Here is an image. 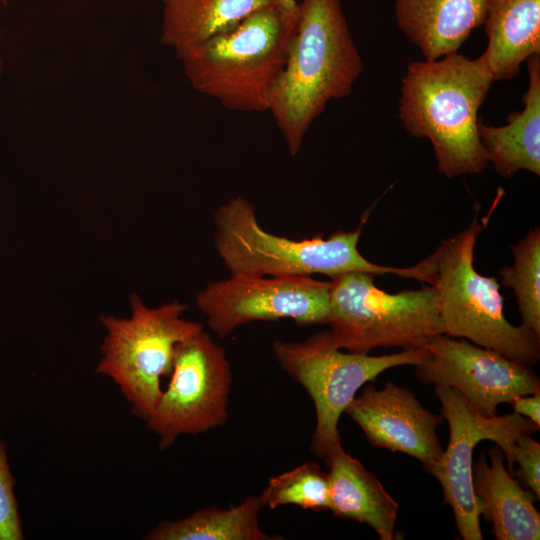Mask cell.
Here are the masks:
<instances>
[{"mask_svg":"<svg viewBox=\"0 0 540 540\" xmlns=\"http://www.w3.org/2000/svg\"><path fill=\"white\" fill-rule=\"evenodd\" d=\"M296 20L278 5L177 52L192 87L224 108L263 112L282 72Z\"/></svg>","mask_w":540,"mask_h":540,"instance_id":"cell-4","label":"cell"},{"mask_svg":"<svg viewBox=\"0 0 540 540\" xmlns=\"http://www.w3.org/2000/svg\"><path fill=\"white\" fill-rule=\"evenodd\" d=\"M375 276L352 271L330 278L327 325L337 348L358 354L378 347L417 350L443 334L433 285L388 293L375 285Z\"/></svg>","mask_w":540,"mask_h":540,"instance_id":"cell-6","label":"cell"},{"mask_svg":"<svg viewBox=\"0 0 540 540\" xmlns=\"http://www.w3.org/2000/svg\"><path fill=\"white\" fill-rule=\"evenodd\" d=\"M513 263L499 270L500 284L515 294L521 325L540 336V229H530L511 246Z\"/></svg>","mask_w":540,"mask_h":540,"instance_id":"cell-21","label":"cell"},{"mask_svg":"<svg viewBox=\"0 0 540 540\" xmlns=\"http://www.w3.org/2000/svg\"><path fill=\"white\" fill-rule=\"evenodd\" d=\"M440 414L449 425V442L440 458L425 471L434 476L443 490L444 503L451 506L456 529L464 540H482V507L473 489L472 459L476 445L483 440L495 442L504 452L508 471L514 474L512 448L524 433L540 427L515 412L485 417L473 409L454 388L436 385Z\"/></svg>","mask_w":540,"mask_h":540,"instance_id":"cell-9","label":"cell"},{"mask_svg":"<svg viewBox=\"0 0 540 540\" xmlns=\"http://www.w3.org/2000/svg\"><path fill=\"white\" fill-rule=\"evenodd\" d=\"M377 448L410 455L423 464H434L443 448L437 427L443 417L424 408L416 395L387 381L382 389L366 385L344 411Z\"/></svg>","mask_w":540,"mask_h":540,"instance_id":"cell-13","label":"cell"},{"mask_svg":"<svg viewBox=\"0 0 540 540\" xmlns=\"http://www.w3.org/2000/svg\"><path fill=\"white\" fill-rule=\"evenodd\" d=\"M415 374L424 385L456 389L485 417L496 415L499 404L516 396L540 392V379L530 365L445 334L432 339Z\"/></svg>","mask_w":540,"mask_h":540,"instance_id":"cell-12","label":"cell"},{"mask_svg":"<svg viewBox=\"0 0 540 540\" xmlns=\"http://www.w3.org/2000/svg\"><path fill=\"white\" fill-rule=\"evenodd\" d=\"M482 229L475 213L466 229L443 239L430 254L435 264L431 285L438 293L443 334L533 366L540 360V336L508 322L500 284L474 267V249Z\"/></svg>","mask_w":540,"mask_h":540,"instance_id":"cell-5","label":"cell"},{"mask_svg":"<svg viewBox=\"0 0 540 540\" xmlns=\"http://www.w3.org/2000/svg\"><path fill=\"white\" fill-rule=\"evenodd\" d=\"M332 514L370 526L380 540L395 539L399 504L378 478L340 446L324 459Z\"/></svg>","mask_w":540,"mask_h":540,"instance_id":"cell-16","label":"cell"},{"mask_svg":"<svg viewBox=\"0 0 540 540\" xmlns=\"http://www.w3.org/2000/svg\"><path fill=\"white\" fill-rule=\"evenodd\" d=\"M486 51L494 81L515 78L540 55V0H486Z\"/></svg>","mask_w":540,"mask_h":540,"instance_id":"cell-18","label":"cell"},{"mask_svg":"<svg viewBox=\"0 0 540 540\" xmlns=\"http://www.w3.org/2000/svg\"><path fill=\"white\" fill-rule=\"evenodd\" d=\"M14 486L15 479L10 470L7 448L0 440V540L23 539Z\"/></svg>","mask_w":540,"mask_h":540,"instance_id":"cell-23","label":"cell"},{"mask_svg":"<svg viewBox=\"0 0 540 540\" xmlns=\"http://www.w3.org/2000/svg\"><path fill=\"white\" fill-rule=\"evenodd\" d=\"M277 2L284 13L294 19H297L298 3L296 0H277Z\"/></svg>","mask_w":540,"mask_h":540,"instance_id":"cell-26","label":"cell"},{"mask_svg":"<svg viewBox=\"0 0 540 540\" xmlns=\"http://www.w3.org/2000/svg\"><path fill=\"white\" fill-rule=\"evenodd\" d=\"M331 281L311 276L230 275L208 283L196 296L211 331L225 338L254 321L291 319L297 325H327Z\"/></svg>","mask_w":540,"mask_h":540,"instance_id":"cell-11","label":"cell"},{"mask_svg":"<svg viewBox=\"0 0 540 540\" xmlns=\"http://www.w3.org/2000/svg\"><path fill=\"white\" fill-rule=\"evenodd\" d=\"M160 42L179 52L233 29L277 0H162ZM279 6V5H278Z\"/></svg>","mask_w":540,"mask_h":540,"instance_id":"cell-19","label":"cell"},{"mask_svg":"<svg viewBox=\"0 0 540 540\" xmlns=\"http://www.w3.org/2000/svg\"><path fill=\"white\" fill-rule=\"evenodd\" d=\"M494 81L485 50L412 62L402 79L399 118L416 138H427L438 171L447 178L479 174L487 166L478 112Z\"/></svg>","mask_w":540,"mask_h":540,"instance_id":"cell-1","label":"cell"},{"mask_svg":"<svg viewBox=\"0 0 540 540\" xmlns=\"http://www.w3.org/2000/svg\"><path fill=\"white\" fill-rule=\"evenodd\" d=\"M483 451L472 465L473 489L482 516L492 523L497 540H539L540 514L537 497L506 469L499 446Z\"/></svg>","mask_w":540,"mask_h":540,"instance_id":"cell-14","label":"cell"},{"mask_svg":"<svg viewBox=\"0 0 540 540\" xmlns=\"http://www.w3.org/2000/svg\"><path fill=\"white\" fill-rule=\"evenodd\" d=\"M364 65L339 0H302L268 110L296 156L305 135L334 99L351 94Z\"/></svg>","mask_w":540,"mask_h":540,"instance_id":"cell-2","label":"cell"},{"mask_svg":"<svg viewBox=\"0 0 540 540\" xmlns=\"http://www.w3.org/2000/svg\"><path fill=\"white\" fill-rule=\"evenodd\" d=\"M214 245L230 275L334 277L352 271L374 275L393 274L432 284L434 261L429 255L409 267L373 263L358 250L362 225L353 231L338 230L302 240L272 234L263 229L254 205L236 196L214 213Z\"/></svg>","mask_w":540,"mask_h":540,"instance_id":"cell-3","label":"cell"},{"mask_svg":"<svg viewBox=\"0 0 540 540\" xmlns=\"http://www.w3.org/2000/svg\"><path fill=\"white\" fill-rule=\"evenodd\" d=\"M528 88L522 111L509 114L502 126L479 122V137L488 162L504 178L520 170L540 175V55L526 60Z\"/></svg>","mask_w":540,"mask_h":540,"instance_id":"cell-17","label":"cell"},{"mask_svg":"<svg viewBox=\"0 0 540 540\" xmlns=\"http://www.w3.org/2000/svg\"><path fill=\"white\" fill-rule=\"evenodd\" d=\"M0 39H1V35H0ZM1 75H2V58L0 56V79H1Z\"/></svg>","mask_w":540,"mask_h":540,"instance_id":"cell-28","label":"cell"},{"mask_svg":"<svg viewBox=\"0 0 540 540\" xmlns=\"http://www.w3.org/2000/svg\"><path fill=\"white\" fill-rule=\"evenodd\" d=\"M512 457L518 469L514 473L522 484L540 498V444L530 434H521L513 448Z\"/></svg>","mask_w":540,"mask_h":540,"instance_id":"cell-24","label":"cell"},{"mask_svg":"<svg viewBox=\"0 0 540 540\" xmlns=\"http://www.w3.org/2000/svg\"><path fill=\"white\" fill-rule=\"evenodd\" d=\"M259 497L271 509L295 505L306 510H329V476L317 463L307 461L269 478Z\"/></svg>","mask_w":540,"mask_h":540,"instance_id":"cell-22","label":"cell"},{"mask_svg":"<svg viewBox=\"0 0 540 540\" xmlns=\"http://www.w3.org/2000/svg\"><path fill=\"white\" fill-rule=\"evenodd\" d=\"M510 404L515 413L528 418L540 427V392L516 396Z\"/></svg>","mask_w":540,"mask_h":540,"instance_id":"cell-25","label":"cell"},{"mask_svg":"<svg viewBox=\"0 0 540 540\" xmlns=\"http://www.w3.org/2000/svg\"><path fill=\"white\" fill-rule=\"evenodd\" d=\"M13 0H0V11L8 6L9 3H11Z\"/></svg>","mask_w":540,"mask_h":540,"instance_id":"cell-27","label":"cell"},{"mask_svg":"<svg viewBox=\"0 0 540 540\" xmlns=\"http://www.w3.org/2000/svg\"><path fill=\"white\" fill-rule=\"evenodd\" d=\"M272 348L281 369L313 401L316 425L310 450L322 459L342 446L339 419L360 388L390 368L418 365L427 354V347L381 356L345 353L335 346L329 330L298 342L278 339Z\"/></svg>","mask_w":540,"mask_h":540,"instance_id":"cell-8","label":"cell"},{"mask_svg":"<svg viewBox=\"0 0 540 540\" xmlns=\"http://www.w3.org/2000/svg\"><path fill=\"white\" fill-rule=\"evenodd\" d=\"M486 0H396L399 29L422 52L437 60L458 52L471 32L482 25Z\"/></svg>","mask_w":540,"mask_h":540,"instance_id":"cell-15","label":"cell"},{"mask_svg":"<svg viewBox=\"0 0 540 540\" xmlns=\"http://www.w3.org/2000/svg\"><path fill=\"white\" fill-rule=\"evenodd\" d=\"M170 381L147 427L169 448L181 435H196L226 424L232 372L225 349L203 330L182 342Z\"/></svg>","mask_w":540,"mask_h":540,"instance_id":"cell-10","label":"cell"},{"mask_svg":"<svg viewBox=\"0 0 540 540\" xmlns=\"http://www.w3.org/2000/svg\"><path fill=\"white\" fill-rule=\"evenodd\" d=\"M131 315L101 316L106 336L96 372L111 378L146 421L162 394L161 379L169 377L178 346L203 330L199 322L183 317L188 306L174 300L150 308L133 294Z\"/></svg>","mask_w":540,"mask_h":540,"instance_id":"cell-7","label":"cell"},{"mask_svg":"<svg viewBox=\"0 0 540 540\" xmlns=\"http://www.w3.org/2000/svg\"><path fill=\"white\" fill-rule=\"evenodd\" d=\"M259 496L250 495L232 508H201L182 519L161 521L146 540H278L263 531L259 514L264 508Z\"/></svg>","mask_w":540,"mask_h":540,"instance_id":"cell-20","label":"cell"}]
</instances>
